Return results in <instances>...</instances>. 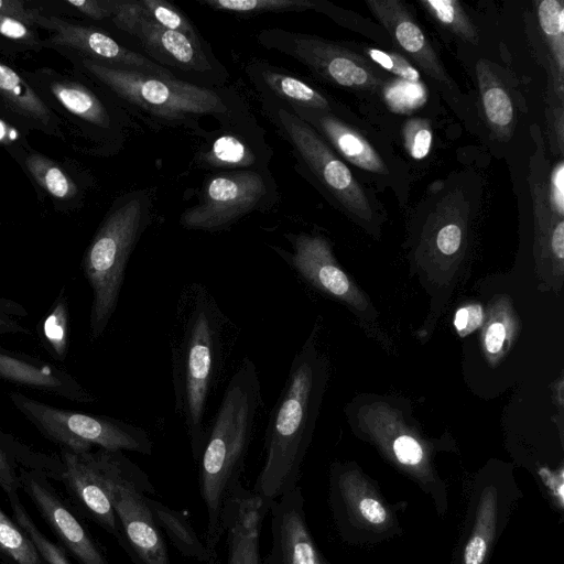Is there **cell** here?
Wrapping results in <instances>:
<instances>
[{
    "label": "cell",
    "mask_w": 564,
    "mask_h": 564,
    "mask_svg": "<svg viewBox=\"0 0 564 564\" xmlns=\"http://www.w3.org/2000/svg\"><path fill=\"white\" fill-rule=\"evenodd\" d=\"M36 8L23 0H0V14L22 21L33 28ZM37 29V28H36Z\"/></svg>",
    "instance_id": "f6af8a7d"
},
{
    "label": "cell",
    "mask_w": 564,
    "mask_h": 564,
    "mask_svg": "<svg viewBox=\"0 0 564 564\" xmlns=\"http://www.w3.org/2000/svg\"><path fill=\"white\" fill-rule=\"evenodd\" d=\"M147 15L156 24L192 37H200L191 20L172 3L164 0H141Z\"/></svg>",
    "instance_id": "74e56055"
},
{
    "label": "cell",
    "mask_w": 564,
    "mask_h": 564,
    "mask_svg": "<svg viewBox=\"0 0 564 564\" xmlns=\"http://www.w3.org/2000/svg\"><path fill=\"white\" fill-rule=\"evenodd\" d=\"M278 200V186L269 169L214 172L205 177L197 203L182 213L180 224L188 230L224 231Z\"/></svg>",
    "instance_id": "30bf717a"
},
{
    "label": "cell",
    "mask_w": 564,
    "mask_h": 564,
    "mask_svg": "<svg viewBox=\"0 0 564 564\" xmlns=\"http://www.w3.org/2000/svg\"><path fill=\"white\" fill-rule=\"evenodd\" d=\"M536 12L539 25L555 68V78H557L556 84L558 85L557 91L562 99L564 75V2L562 0L540 1Z\"/></svg>",
    "instance_id": "4dcf8cb0"
},
{
    "label": "cell",
    "mask_w": 564,
    "mask_h": 564,
    "mask_svg": "<svg viewBox=\"0 0 564 564\" xmlns=\"http://www.w3.org/2000/svg\"><path fill=\"white\" fill-rule=\"evenodd\" d=\"M34 24L47 31L44 48L57 53H70L110 67L147 73L163 77H176L169 68L151 58L131 51L105 31L91 25L75 23L36 8Z\"/></svg>",
    "instance_id": "7c38bea8"
},
{
    "label": "cell",
    "mask_w": 564,
    "mask_h": 564,
    "mask_svg": "<svg viewBox=\"0 0 564 564\" xmlns=\"http://www.w3.org/2000/svg\"><path fill=\"white\" fill-rule=\"evenodd\" d=\"M337 491L356 524L383 531L391 524V514L375 488L357 470L341 471L336 479Z\"/></svg>",
    "instance_id": "4316f807"
},
{
    "label": "cell",
    "mask_w": 564,
    "mask_h": 564,
    "mask_svg": "<svg viewBox=\"0 0 564 564\" xmlns=\"http://www.w3.org/2000/svg\"><path fill=\"white\" fill-rule=\"evenodd\" d=\"M246 73L264 99L289 107L332 111L329 99L306 82L265 62H252Z\"/></svg>",
    "instance_id": "cb8c5ba5"
},
{
    "label": "cell",
    "mask_w": 564,
    "mask_h": 564,
    "mask_svg": "<svg viewBox=\"0 0 564 564\" xmlns=\"http://www.w3.org/2000/svg\"><path fill=\"white\" fill-rule=\"evenodd\" d=\"M129 34L137 37L152 61L163 67L170 66L194 75L214 74L217 70V61L207 53L200 37L167 30L152 21L147 13L135 22Z\"/></svg>",
    "instance_id": "ffe728a7"
},
{
    "label": "cell",
    "mask_w": 564,
    "mask_h": 564,
    "mask_svg": "<svg viewBox=\"0 0 564 564\" xmlns=\"http://www.w3.org/2000/svg\"><path fill=\"white\" fill-rule=\"evenodd\" d=\"M218 120L220 127L207 132L196 150L194 161L199 167L216 172L269 169L272 150L249 113L231 107Z\"/></svg>",
    "instance_id": "4fadbf2b"
},
{
    "label": "cell",
    "mask_w": 564,
    "mask_h": 564,
    "mask_svg": "<svg viewBox=\"0 0 564 564\" xmlns=\"http://www.w3.org/2000/svg\"><path fill=\"white\" fill-rule=\"evenodd\" d=\"M3 148L44 198H48L55 210L69 213L82 208L85 191L82 184L54 159L33 149L24 135L1 139Z\"/></svg>",
    "instance_id": "ac0fdd59"
},
{
    "label": "cell",
    "mask_w": 564,
    "mask_h": 564,
    "mask_svg": "<svg viewBox=\"0 0 564 564\" xmlns=\"http://www.w3.org/2000/svg\"><path fill=\"white\" fill-rule=\"evenodd\" d=\"M484 321V311L479 304H469L457 310L454 317V326L457 333L464 337L477 329Z\"/></svg>",
    "instance_id": "60d3db41"
},
{
    "label": "cell",
    "mask_w": 564,
    "mask_h": 564,
    "mask_svg": "<svg viewBox=\"0 0 564 564\" xmlns=\"http://www.w3.org/2000/svg\"><path fill=\"white\" fill-rule=\"evenodd\" d=\"M262 406V384L254 361L245 357L230 377L198 464L199 492L206 510L205 542L217 553L223 536V509L241 485L246 458Z\"/></svg>",
    "instance_id": "7a4b0ae2"
},
{
    "label": "cell",
    "mask_w": 564,
    "mask_h": 564,
    "mask_svg": "<svg viewBox=\"0 0 564 564\" xmlns=\"http://www.w3.org/2000/svg\"><path fill=\"white\" fill-rule=\"evenodd\" d=\"M61 55L120 102L165 123L189 126L206 116L218 119L232 107L219 91L177 77L115 68L70 53Z\"/></svg>",
    "instance_id": "8992f818"
},
{
    "label": "cell",
    "mask_w": 564,
    "mask_h": 564,
    "mask_svg": "<svg viewBox=\"0 0 564 564\" xmlns=\"http://www.w3.org/2000/svg\"><path fill=\"white\" fill-rule=\"evenodd\" d=\"M152 217L145 191L123 194L111 204L87 246L82 268L91 289L89 337L99 339L112 318L129 259Z\"/></svg>",
    "instance_id": "277c9868"
},
{
    "label": "cell",
    "mask_w": 564,
    "mask_h": 564,
    "mask_svg": "<svg viewBox=\"0 0 564 564\" xmlns=\"http://www.w3.org/2000/svg\"><path fill=\"white\" fill-rule=\"evenodd\" d=\"M462 238L460 227L457 224L448 223L440 229L436 237V246L443 254L451 256L458 251Z\"/></svg>",
    "instance_id": "7bdbcfd3"
},
{
    "label": "cell",
    "mask_w": 564,
    "mask_h": 564,
    "mask_svg": "<svg viewBox=\"0 0 564 564\" xmlns=\"http://www.w3.org/2000/svg\"><path fill=\"white\" fill-rule=\"evenodd\" d=\"M539 474L551 495H553L555 501L561 508H563V469L561 468L558 471H552L549 468H540Z\"/></svg>",
    "instance_id": "7dc6e473"
},
{
    "label": "cell",
    "mask_w": 564,
    "mask_h": 564,
    "mask_svg": "<svg viewBox=\"0 0 564 564\" xmlns=\"http://www.w3.org/2000/svg\"><path fill=\"white\" fill-rule=\"evenodd\" d=\"M271 546L264 564H327L308 531L299 487L272 500Z\"/></svg>",
    "instance_id": "2e32d148"
},
{
    "label": "cell",
    "mask_w": 564,
    "mask_h": 564,
    "mask_svg": "<svg viewBox=\"0 0 564 564\" xmlns=\"http://www.w3.org/2000/svg\"><path fill=\"white\" fill-rule=\"evenodd\" d=\"M231 322L212 291L186 284L177 299L171 335L175 413L197 463L206 442L207 412L225 369Z\"/></svg>",
    "instance_id": "6da1fadb"
},
{
    "label": "cell",
    "mask_w": 564,
    "mask_h": 564,
    "mask_svg": "<svg viewBox=\"0 0 564 564\" xmlns=\"http://www.w3.org/2000/svg\"><path fill=\"white\" fill-rule=\"evenodd\" d=\"M364 52L371 61L397 77L413 85L421 83L420 73L401 55L372 47H365Z\"/></svg>",
    "instance_id": "f35d334b"
},
{
    "label": "cell",
    "mask_w": 564,
    "mask_h": 564,
    "mask_svg": "<svg viewBox=\"0 0 564 564\" xmlns=\"http://www.w3.org/2000/svg\"><path fill=\"white\" fill-rule=\"evenodd\" d=\"M216 11L253 15L267 12H291L316 9L312 0H198Z\"/></svg>",
    "instance_id": "836d02e7"
},
{
    "label": "cell",
    "mask_w": 564,
    "mask_h": 564,
    "mask_svg": "<svg viewBox=\"0 0 564 564\" xmlns=\"http://www.w3.org/2000/svg\"><path fill=\"white\" fill-rule=\"evenodd\" d=\"M550 248L554 257L562 262L564 259V220L558 218L551 230Z\"/></svg>",
    "instance_id": "c3c4849f"
},
{
    "label": "cell",
    "mask_w": 564,
    "mask_h": 564,
    "mask_svg": "<svg viewBox=\"0 0 564 564\" xmlns=\"http://www.w3.org/2000/svg\"><path fill=\"white\" fill-rule=\"evenodd\" d=\"M261 46L288 55L313 75L333 85L358 90H376L382 84L378 69L365 57L316 35L279 28L261 30Z\"/></svg>",
    "instance_id": "8fae6325"
},
{
    "label": "cell",
    "mask_w": 564,
    "mask_h": 564,
    "mask_svg": "<svg viewBox=\"0 0 564 564\" xmlns=\"http://www.w3.org/2000/svg\"><path fill=\"white\" fill-rule=\"evenodd\" d=\"M14 408L47 440L61 448L80 453L94 448L130 451L151 455L149 433L131 423L106 416L59 409L20 392L9 394Z\"/></svg>",
    "instance_id": "ba28073f"
},
{
    "label": "cell",
    "mask_w": 564,
    "mask_h": 564,
    "mask_svg": "<svg viewBox=\"0 0 564 564\" xmlns=\"http://www.w3.org/2000/svg\"><path fill=\"white\" fill-rule=\"evenodd\" d=\"M550 207L553 214L563 218L564 215V166L560 161L552 172L547 187Z\"/></svg>",
    "instance_id": "b9f144b4"
},
{
    "label": "cell",
    "mask_w": 564,
    "mask_h": 564,
    "mask_svg": "<svg viewBox=\"0 0 564 564\" xmlns=\"http://www.w3.org/2000/svg\"><path fill=\"white\" fill-rule=\"evenodd\" d=\"M291 250L272 247L295 272L314 288L351 305L361 306L364 297L339 268L328 241L318 235L289 234Z\"/></svg>",
    "instance_id": "9a60e30c"
},
{
    "label": "cell",
    "mask_w": 564,
    "mask_h": 564,
    "mask_svg": "<svg viewBox=\"0 0 564 564\" xmlns=\"http://www.w3.org/2000/svg\"><path fill=\"white\" fill-rule=\"evenodd\" d=\"M261 525L251 531L246 550L245 564H260L259 541Z\"/></svg>",
    "instance_id": "681fc988"
},
{
    "label": "cell",
    "mask_w": 564,
    "mask_h": 564,
    "mask_svg": "<svg viewBox=\"0 0 564 564\" xmlns=\"http://www.w3.org/2000/svg\"><path fill=\"white\" fill-rule=\"evenodd\" d=\"M28 313L19 303L0 296V317L19 316L24 317Z\"/></svg>",
    "instance_id": "f907efd6"
},
{
    "label": "cell",
    "mask_w": 564,
    "mask_h": 564,
    "mask_svg": "<svg viewBox=\"0 0 564 564\" xmlns=\"http://www.w3.org/2000/svg\"><path fill=\"white\" fill-rule=\"evenodd\" d=\"M508 330L505 323L500 321L492 322L484 333V345L486 351L494 356L501 351L507 339Z\"/></svg>",
    "instance_id": "bcb514c9"
},
{
    "label": "cell",
    "mask_w": 564,
    "mask_h": 564,
    "mask_svg": "<svg viewBox=\"0 0 564 564\" xmlns=\"http://www.w3.org/2000/svg\"><path fill=\"white\" fill-rule=\"evenodd\" d=\"M41 337L53 357L63 360L67 351L68 305L64 293L55 300L42 322Z\"/></svg>",
    "instance_id": "d590c367"
},
{
    "label": "cell",
    "mask_w": 564,
    "mask_h": 564,
    "mask_svg": "<svg viewBox=\"0 0 564 564\" xmlns=\"http://www.w3.org/2000/svg\"><path fill=\"white\" fill-rule=\"evenodd\" d=\"M477 77L487 123L499 137L508 138L514 123L513 104L508 91L484 61L477 64Z\"/></svg>",
    "instance_id": "f1b7e54d"
},
{
    "label": "cell",
    "mask_w": 564,
    "mask_h": 564,
    "mask_svg": "<svg viewBox=\"0 0 564 564\" xmlns=\"http://www.w3.org/2000/svg\"><path fill=\"white\" fill-rule=\"evenodd\" d=\"M0 121L18 133L37 132L66 142L58 117L43 101L21 69L0 59Z\"/></svg>",
    "instance_id": "e0dca14e"
},
{
    "label": "cell",
    "mask_w": 564,
    "mask_h": 564,
    "mask_svg": "<svg viewBox=\"0 0 564 564\" xmlns=\"http://www.w3.org/2000/svg\"><path fill=\"white\" fill-rule=\"evenodd\" d=\"M14 522L33 541L42 557L47 564H72L66 552L56 543L52 542L41 532L34 523L24 506L21 503L18 492L8 496Z\"/></svg>",
    "instance_id": "8d00e7d4"
},
{
    "label": "cell",
    "mask_w": 564,
    "mask_h": 564,
    "mask_svg": "<svg viewBox=\"0 0 564 564\" xmlns=\"http://www.w3.org/2000/svg\"><path fill=\"white\" fill-rule=\"evenodd\" d=\"M94 458L122 535L135 564H170L166 543L147 498L155 494L147 474L121 451L94 448Z\"/></svg>",
    "instance_id": "52a82bcc"
},
{
    "label": "cell",
    "mask_w": 564,
    "mask_h": 564,
    "mask_svg": "<svg viewBox=\"0 0 564 564\" xmlns=\"http://www.w3.org/2000/svg\"><path fill=\"white\" fill-rule=\"evenodd\" d=\"M0 564H47L33 541L1 509Z\"/></svg>",
    "instance_id": "1f68e13d"
},
{
    "label": "cell",
    "mask_w": 564,
    "mask_h": 564,
    "mask_svg": "<svg viewBox=\"0 0 564 564\" xmlns=\"http://www.w3.org/2000/svg\"><path fill=\"white\" fill-rule=\"evenodd\" d=\"M59 458L63 464L61 481L79 511L122 546L121 531L93 449L76 453L61 448Z\"/></svg>",
    "instance_id": "d6986e66"
},
{
    "label": "cell",
    "mask_w": 564,
    "mask_h": 564,
    "mask_svg": "<svg viewBox=\"0 0 564 564\" xmlns=\"http://www.w3.org/2000/svg\"><path fill=\"white\" fill-rule=\"evenodd\" d=\"M405 144L413 159H424L429 154L432 144V132L429 126L422 121L409 122L405 129Z\"/></svg>",
    "instance_id": "ab89813d"
},
{
    "label": "cell",
    "mask_w": 564,
    "mask_h": 564,
    "mask_svg": "<svg viewBox=\"0 0 564 564\" xmlns=\"http://www.w3.org/2000/svg\"><path fill=\"white\" fill-rule=\"evenodd\" d=\"M264 105L303 172L311 175L346 212L370 220L372 209L365 191L329 144L286 105L268 99Z\"/></svg>",
    "instance_id": "9c48e42d"
},
{
    "label": "cell",
    "mask_w": 564,
    "mask_h": 564,
    "mask_svg": "<svg viewBox=\"0 0 564 564\" xmlns=\"http://www.w3.org/2000/svg\"><path fill=\"white\" fill-rule=\"evenodd\" d=\"M44 48L39 29L0 14V53L8 57L40 53Z\"/></svg>",
    "instance_id": "d6a6232c"
},
{
    "label": "cell",
    "mask_w": 564,
    "mask_h": 564,
    "mask_svg": "<svg viewBox=\"0 0 564 564\" xmlns=\"http://www.w3.org/2000/svg\"><path fill=\"white\" fill-rule=\"evenodd\" d=\"M147 501L160 531L170 539L183 556L203 564L216 563L217 553L209 549L204 539L199 538L183 514L150 496Z\"/></svg>",
    "instance_id": "83f0119b"
},
{
    "label": "cell",
    "mask_w": 564,
    "mask_h": 564,
    "mask_svg": "<svg viewBox=\"0 0 564 564\" xmlns=\"http://www.w3.org/2000/svg\"><path fill=\"white\" fill-rule=\"evenodd\" d=\"M20 485L67 555H72L78 564H110L88 531L51 486L48 477L39 471L23 469Z\"/></svg>",
    "instance_id": "5bb4252c"
},
{
    "label": "cell",
    "mask_w": 564,
    "mask_h": 564,
    "mask_svg": "<svg viewBox=\"0 0 564 564\" xmlns=\"http://www.w3.org/2000/svg\"><path fill=\"white\" fill-rule=\"evenodd\" d=\"M366 3L404 53L429 76L441 83H448L447 75L432 44L402 2L368 0Z\"/></svg>",
    "instance_id": "7402d4cb"
},
{
    "label": "cell",
    "mask_w": 564,
    "mask_h": 564,
    "mask_svg": "<svg viewBox=\"0 0 564 564\" xmlns=\"http://www.w3.org/2000/svg\"><path fill=\"white\" fill-rule=\"evenodd\" d=\"M497 489L486 487L479 498L470 536L465 545L462 564H485L497 528Z\"/></svg>",
    "instance_id": "f546056e"
},
{
    "label": "cell",
    "mask_w": 564,
    "mask_h": 564,
    "mask_svg": "<svg viewBox=\"0 0 564 564\" xmlns=\"http://www.w3.org/2000/svg\"><path fill=\"white\" fill-rule=\"evenodd\" d=\"M25 79L58 117L75 152L108 155L122 142L124 120L112 96L83 73L52 67L21 69Z\"/></svg>",
    "instance_id": "5b68a950"
},
{
    "label": "cell",
    "mask_w": 564,
    "mask_h": 564,
    "mask_svg": "<svg viewBox=\"0 0 564 564\" xmlns=\"http://www.w3.org/2000/svg\"><path fill=\"white\" fill-rule=\"evenodd\" d=\"M0 226H1V220H0Z\"/></svg>",
    "instance_id": "816d5d0a"
},
{
    "label": "cell",
    "mask_w": 564,
    "mask_h": 564,
    "mask_svg": "<svg viewBox=\"0 0 564 564\" xmlns=\"http://www.w3.org/2000/svg\"><path fill=\"white\" fill-rule=\"evenodd\" d=\"M425 11L442 26L466 42L478 43V32L469 17L456 0L420 1Z\"/></svg>",
    "instance_id": "e575fe53"
},
{
    "label": "cell",
    "mask_w": 564,
    "mask_h": 564,
    "mask_svg": "<svg viewBox=\"0 0 564 564\" xmlns=\"http://www.w3.org/2000/svg\"><path fill=\"white\" fill-rule=\"evenodd\" d=\"M23 469L39 471L61 481L63 464L59 456L35 451L0 429V488L7 496L21 488Z\"/></svg>",
    "instance_id": "484cf974"
},
{
    "label": "cell",
    "mask_w": 564,
    "mask_h": 564,
    "mask_svg": "<svg viewBox=\"0 0 564 564\" xmlns=\"http://www.w3.org/2000/svg\"><path fill=\"white\" fill-rule=\"evenodd\" d=\"M0 380L73 402L93 403L96 395L63 369L0 345Z\"/></svg>",
    "instance_id": "44dd1931"
},
{
    "label": "cell",
    "mask_w": 564,
    "mask_h": 564,
    "mask_svg": "<svg viewBox=\"0 0 564 564\" xmlns=\"http://www.w3.org/2000/svg\"><path fill=\"white\" fill-rule=\"evenodd\" d=\"M289 108L317 131L333 150L352 165L369 173H388L384 162L371 144L360 133L333 115L332 111Z\"/></svg>",
    "instance_id": "603a6c76"
},
{
    "label": "cell",
    "mask_w": 564,
    "mask_h": 564,
    "mask_svg": "<svg viewBox=\"0 0 564 564\" xmlns=\"http://www.w3.org/2000/svg\"><path fill=\"white\" fill-rule=\"evenodd\" d=\"M269 506L257 494L240 485L227 498L223 509V534L226 533L227 563L245 564L249 535L261 525Z\"/></svg>",
    "instance_id": "d4e9b609"
},
{
    "label": "cell",
    "mask_w": 564,
    "mask_h": 564,
    "mask_svg": "<svg viewBox=\"0 0 564 564\" xmlns=\"http://www.w3.org/2000/svg\"><path fill=\"white\" fill-rule=\"evenodd\" d=\"M323 375V362L312 335L295 354L267 424L263 465L252 491L268 505L297 487Z\"/></svg>",
    "instance_id": "3957f363"
},
{
    "label": "cell",
    "mask_w": 564,
    "mask_h": 564,
    "mask_svg": "<svg viewBox=\"0 0 564 564\" xmlns=\"http://www.w3.org/2000/svg\"><path fill=\"white\" fill-rule=\"evenodd\" d=\"M64 3L83 15L96 21L110 19L111 17L106 0H66Z\"/></svg>",
    "instance_id": "ee69618b"
}]
</instances>
